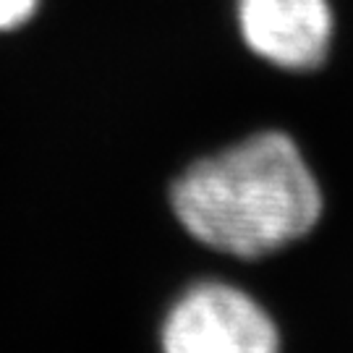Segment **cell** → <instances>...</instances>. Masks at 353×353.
Returning a JSON list of instances; mask_svg holds the SVG:
<instances>
[{
  "label": "cell",
  "instance_id": "3",
  "mask_svg": "<svg viewBox=\"0 0 353 353\" xmlns=\"http://www.w3.org/2000/svg\"><path fill=\"white\" fill-rule=\"evenodd\" d=\"M236 26L259 61L303 74L327 61L335 16L330 0H236Z\"/></svg>",
  "mask_w": 353,
  "mask_h": 353
},
{
  "label": "cell",
  "instance_id": "1",
  "mask_svg": "<svg viewBox=\"0 0 353 353\" xmlns=\"http://www.w3.org/2000/svg\"><path fill=\"white\" fill-rule=\"evenodd\" d=\"M170 210L210 252L262 259L306 239L322 220L325 196L293 137L267 128L181 170Z\"/></svg>",
  "mask_w": 353,
  "mask_h": 353
},
{
  "label": "cell",
  "instance_id": "2",
  "mask_svg": "<svg viewBox=\"0 0 353 353\" xmlns=\"http://www.w3.org/2000/svg\"><path fill=\"white\" fill-rule=\"evenodd\" d=\"M160 353H283L275 316L249 290L225 280H196L165 312Z\"/></svg>",
  "mask_w": 353,
  "mask_h": 353
},
{
  "label": "cell",
  "instance_id": "4",
  "mask_svg": "<svg viewBox=\"0 0 353 353\" xmlns=\"http://www.w3.org/2000/svg\"><path fill=\"white\" fill-rule=\"evenodd\" d=\"M42 0H0V32L21 29L37 13Z\"/></svg>",
  "mask_w": 353,
  "mask_h": 353
}]
</instances>
